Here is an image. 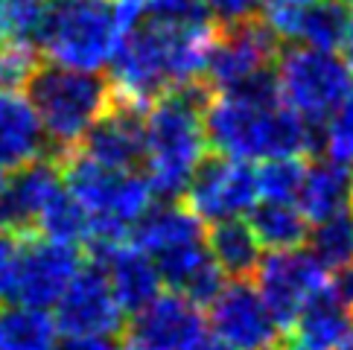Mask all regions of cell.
Segmentation results:
<instances>
[{"instance_id": "6da1fadb", "label": "cell", "mask_w": 353, "mask_h": 350, "mask_svg": "<svg viewBox=\"0 0 353 350\" xmlns=\"http://www.w3.org/2000/svg\"><path fill=\"white\" fill-rule=\"evenodd\" d=\"M216 23L201 30H170L137 21L123 32L111 61L114 96L149 108L158 96L205 76Z\"/></svg>"}, {"instance_id": "7a4b0ae2", "label": "cell", "mask_w": 353, "mask_h": 350, "mask_svg": "<svg viewBox=\"0 0 353 350\" xmlns=\"http://www.w3.org/2000/svg\"><path fill=\"white\" fill-rule=\"evenodd\" d=\"M213 88L205 76L193 79L175 91L158 96L146 108V178L155 196L179 198L187 196L196 169L208 158L205 111Z\"/></svg>"}, {"instance_id": "3957f363", "label": "cell", "mask_w": 353, "mask_h": 350, "mask_svg": "<svg viewBox=\"0 0 353 350\" xmlns=\"http://www.w3.org/2000/svg\"><path fill=\"white\" fill-rule=\"evenodd\" d=\"M205 132L213 152L239 161L304 158L324 146L319 123L289 105H260L254 99L216 91L205 111Z\"/></svg>"}, {"instance_id": "277c9868", "label": "cell", "mask_w": 353, "mask_h": 350, "mask_svg": "<svg viewBox=\"0 0 353 350\" xmlns=\"http://www.w3.org/2000/svg\"><path fill=\"white\" fill-rule=\"evenodd\" d=\"M23 94L59 158L79 149L85 134L114 105V85L99 70H77L56 61L35 68Z\"/></svg>"}, {"instance_id": "5b68a950", "label": "cell", "mask_w": 353, "mask_h": 350, "mask_svg": "<svg viewBox=\"0 0 353 350\" xmlns=\"http://www.w3.org/2000/svg\"><path fill=\"white\" fill-rule=\"evenodd\" d=\"M61 175L68 190L77 196L91 219V245H114L123 243L125 234L134 231V225L152 207L155 190L146 175L134 169H111L97 164L94 158L68 152L59 158Z\"/></svg>"}, {"instance_id": "8992f818", "label": "cell", "mask_w": 353, "mask_h": 350, "mask_svg": "<svg viewBox=\"0 0 353 350\" xmlns=\"http://www.w3.org/2000/svg\"><path fill=\"white\" fill-rule=\"evenodd\" d=\"M123 32L114 0H56L47 12L39 47L56 65L103 70L114 61Z\"/></svg>"}, {"instance_id": "52a82bcc", "label": "cell", "mask_w": 353, "mask_h": 350, "mask_svg": "<svg viewBox=\"0 0 353 350\" xmlns=\"http://www.w3.org/2000/svg\"><path fill=\"white\" fill-rule=\"evenodd\" d=\"M281 99L312 123L330 120L333 111L353 94V70L333 50L283 47L277 59Z\"/></svg>"}, {"instance_id": "ba28073f", "label": "cell", "mask_w": 353, "mask_h": 350, "mask_svg": "<svg viewBox=\"0 0 353 350\" xmlns=\"http://www.w3.org/2000/svg\"><path fill=\"white\" fill-rule=\"evenodd\" d=\"M281 41L283 39L272 30L266 18L216 23L205 79L216 91H225V88H234L260 70H269L283 53Z\"/></svg>"}, {"instance_id": "9c48e42d", "label": "cell", "mask_w": 353, "mask_h": 350, "mask_svg": "<svg viewBox=\"0 0 353 350\" xmlns=\"http://www.w3.org/2000/svg\"><path fill=\"white\" fill-rule=\"evenodd\" d=\"M260 198V175L251 161H239L213 152L201 161L190 187L187 205L205 222L234 219L248 214Z\"/></svg>"}, {"instance_id": "30bf717a", "label": "cell", "mask_w": 353, "mask_h": 350, "mask_svg": "<svg viewBox=\"0 0 353 350\" xmlns=\"http://www.w3.org/2000/svg\"><path fill=\"white\" fill-rule=\"evenodd\" d=\"M327 266L312 251L286 248L263 257L257 269V289L266 298L272 316L286 330L315 295L327 289Z\"/></svg>"}, {"instance_id": "8fae6325", "label": "cell", "mask_w": 353, "mask_h": 350, "mask_svg": "<svg viewBox=\"0 0 353 350\" xmlns=\"http://www.w3.org/2000/svg\"><path fill=\"white\" fill-rule=\"evenodd\" d=\"M210 333L231 350H269L277 342L281 324L272 316L257 283L234 280L216 295L208 312Z\"/></svg>"}, {"instance_id": "7c38bea8", "label": "cell", "mask_w": 353, "mask_h": 350, "mask_svg": "<svg viewBox=\"0 0 353 350\" xmlns=\"http://www.w3.org/2000/svg\"><path fill=\"white\" fill-rule=\"evenodd\" d=\"M56 321L65 336H114L125 324V309L108 283L105 269L94 260L73 278L56 304Z\"/></svg>"}, {"instance_id": "4fadbf2b", "label": "cell", "mask_w": 353, "mask_h": 350, "mask_svg": "<svg viewBox=\"0 0 353 350\" xmlns=\"http://www.w3.org/2000/svg\"><path fill=\"white\" fill-rule=\"evenodd\" d=\"M79 271H82V257L77 245L35 234L32 240H23L18 304H30L41 309L56 307L59 298L68 292V286Z\"/></svg>"}, {"instance_id": "5bb4252c", "label": "cell", "mask_w": 353, "mask_h": 350, "mask_svg": "<svg viewBox=\"0 0 353 350\" xmlns=\"http://www.w3.org/2000/svg\"><path fill=\"white\" fill-rule=\"evenodd\" d=\"M79 152L111 169H134L137 164H143L146 161V108L114 96V105L85 134Z\"/></svg>"}, {"instance_id": "9a60e30c", "label": "cell", "mask_w": 353, "mask_h": 350, "mask_svg": "<svg viewBox=\"0 0 353 350\" xmlns=\"http://www.w3.org/2000/svg\"><path fill=\"white\" fill-rule=\"evenodd\" d=\"M61 187H65L61 167L47 158H39L32 164L15 169V175L6 181L3 193H0V231L18 236L32 234L50 198Z\"/></svg>"}, {"instance_id": "2e32d148", "label": "cell", "mask_w": 353, "mask_h": 350, "mask_svg": "<svg viewBox=\"0 0 353 350\" xmlns=\"http://www.w3.org/2000/svg\"><path fill=\"white\" fill-rule=\"evenodd\" d=\"M205 333L201 307L181 292H163L134 312L132 339L152 350H179Z\"/></svg>"}, {"instance_id": "e0dca14e", "label": "cell", "mask_w": 353, "mask_h": 350, "mask_svg": "<svg viewBox=\"0 0 353 350\" xmlns=\"http://www.w3.org/2000/svg\"><path fill=\"white\" fill-rule=\"evenodd\" d=\"M94 260L105 269L108 283L114 289L117 301L123 304L125 312L143 309L149 301H155L161 295V269L155 257L143 251L134 243H114V245H99L94 248Z\"/></svg>"}, {"instance_id": "ac0fdd59", "label": "cell", "mask_w": 353, "mask_h": 350, "mask_svg": "<svg viewBox=\"0 0 353 350\" xmlns=\"http://www.w3.org/2000/svg\"><path fill=\"white\" fill-rule=\"evenodd\" d=\"M155 262L161 269L163 283L172 292L187 295L199 307H210L216 301V295L225 289V280H222L225 271L216 262V257L210 254L208 240L172 248L167 254H158Z\"/></svg>"}, {"instance_id": "d6986e66", "label": "cell", "mask_w": 353, "mask_h": 350, "mask_svg": "<svg viewBox=\"0 0 353 350\" xmlns=\"http://www.w3.org/2000/svg\"><path fill=\"white\" fill-rule=\"evenodd\" d=\"M47 143V132L27 94L0 91V169L15 172L39 161Z\"/></svg>"}, {"instance_id": "ffe728a7", "label": "cell", "mask_w": 353, "mask_h": 350, "mask_svg": "<svg viewBox=\"0 0 353 350\" xmlns=\"http://www.w3.org/2000/svg\"><path fill=\"white\" fill-rule=\"evenodd\" d=\"M208 240L205 231V219H201L196 210L187 205H161V207H149L146 216L134 225L132 231V243L141 245L143 251H149L152 257L167 254L172 248L190 245V243H201Z\"/></svg>"}, {"instance_id": "44dd1931", "label": "cell", "mask_w": 353, "mask_h": 350, "mask_svg": "<svg viewBox=\"0 0 353 350\" xmlns=\"http://www.w3.org/2000/svg\"><path fill=\"white\" fill-rule=\"evenodd\" d=\"M353 330V316L336 304L330 292L315 295L286 327L292 350H336Z\"/></svg>"}, {"instance_id": "7402d4cb", "label": "cell", "mask_w": 353, "mask_h": 350, "mask_svg": "<svg viewBox=\"0 0 353 350\" xmlns=\"http://www.w3.org/2000/svg\"><path fill=\"white\" fill-rule=\"evenodd\" d=\"M353 202V175L347 164L339 161H312L307 169L304 190L298 196V207L307 214L312 225H319L330 216L345 214Z\"/></svg>"}, {"instance_id": "603a6c76", "label": "cell", "mask_w": 353, "mask_h": 350, "mask_svg": "<svg viewBox=\"0 0 353 350\" xmlns=\"http://www.w3.org/2000/svg\"><path fill=\"white\" fill-rule=\"evenodd\" d=\"M260 240L251 222L245 219H219L210 222L208 228V248L210 254L216 257V262L222 266V271L228 274L231 280H251L260 269Z\"/></svg>"}, {"instance_id": "cb8c5ba5", "label": "cell", "mask_w": 353, "mask_h": 350, "mask_svg": "<svg viewBox=\"0 0 353 350\" xmlns=\"http://www.w3.org/2000/svg\"><path fill=\"white\" fill-rule=\"evenodd\" d=\"M59 321L41 307H0V350H56Z\"/></svg>"}, {"instance_id": "d4e9b609", "label": "cell", "mask_w": 353, "mask_h": 350, "mask_svg": "<svg viewBox=\"0 0 353 350\" xmlns=\"http://www.w3.org/2000/svg\"><path fill=\"white\" fill-rule=\"evenodd\" d=\"M251 228L257 240L272 248V251H286V248H301L310 243V219L295 202H272L263 198L260 205L251 207Z\"/></svg>"}, {"instance_id": "484cf974", "label": "cell", "mask_w": 353, "mask_h": 350, "mask_svg": "<svg viewBox=\"0 0 353 350\" xmlns=\"http://www.w3.org/2000/svg\"><path fill=\"white\" fill-rule=\"evenodd\" d=\"M353 21L350 0H312L298 23L295 41L319 50H342V41Z\"/></svg>"}, {"instance_id": "4316f807", "label": "cell", "mask_w": 353, "mask_h": 350, "mask_svg": "<svg viewBox=\"0 0 353 350\" xmlns=\"http://www.w3.org/2000/svg\"><path fill=\"white\" fill-rule=\"evenodd\" d=\"M35 234L73 245L85 240L91 243V219H88L85 207L77 202V196L68 190V184L50 198V205L39 216V225H35Z\"/></svg>"}, {"instance_id": "83f0119b", "label": "cell", "mask_w": 353, "mask_h": 350, "mask_svg": "<svg viewBox=\"0 0 353 350\" xmlns=\"http://www.w3.org/2000/svg\"><path fill=\"white\" fill-rule=\"evenodd\" d=\"M310 251L327 269H339L353 260V214L350 210L315 225L310 234Z\"/></svg>"}, {"instance_id": "f1b7e54d", "label": "cell", "mask_w": 353, "mask_h": 350, "mask_svg": "<svg viewBox=\"0 0 353 350\" xmlns=\"http://www.w3.org/2000/svg\"><path fill=\"white\" fill-rule=\"evenodd\" d=\"M310 164L304 158H266V164L257 169L260 175V198L272 202H295L304 190Z\"/></svg>"}, {"instance_id": "f546056e", "label": "cell", "mask_w": 353, "mask_h": 350, "mask_svg": "<svg viewBox=\"0 0 353 350\" xmlns=\"http://www.w3.org/2000/svg\"><path fill=\"white\" fill-rule=\"evenodd\" d=\"M47 12V0H0V41L39 44Z\"/></svg>"}, {"instance_id": "4dcf8cb0", "label": "cell", "mask_w": 353, "mask_h": 350, "mask_svg": "<svg viewBox=\"0 0 353 350\" xmlns=\"http://www.w3.org/2000/svg\"><path fill=\"white\" fill-rule=\"evenodd\" d=\"M141 18L170 30H201L216 23L205 0H143Z\"/></svg>"}, {"instance_id": "1f68e13d", "label": "cell", "mask_w": 353, "mask_h": 350, "mask_svg": "<svg viewBox=\"0 0 353 350\" xmlns=\"http://www.w3.org/2000/svg\"><path fill=\"white\" fill-rule=\"evenodd\" d=\"M39 44L0 41V91L27 88L30 76L39 68Z\"/></svg>"}, {"instance_id": "d6a6232c", "label": "cell", "mask_w": 353, "mask_h": 350, "mask_svg": "<svg viewBox=\"0 0 353 350\" xmlns=\"http://www.w3.org/2000/svg\"><path fill=\"white\" fill-rule=\"evenodd\" d=\"M21 262H23V240L18 234L0 231V307L18 304Z\"/></svg>"}, {"instance_id": "836d02e7", "label": "cell", "mask_w": 353, "mask_h": 350, "mask_svg": "<svg viewBox=\"0 0 353 350\" xmlns=\"http://www.w3.org/2000/svg\"><path fill=\"white\" fill-rule=\"evenodd\" d=\"M324 152L339 164H353V94L324 126Z\"/></svg>"}, {"instance_id": "e575fe53", "label": "cell", "mask_w": 353, "mask_h": 350, "mask_svg": "<svg viewBox=\"0 0 353 350\" xmlns=\"http://www.w3.org/2000/svg\"><path fill=\"white\" fill-rule=\"evenodd\" d=\"M208 12L216 23H236L257 18V12L263 9V0H205Z\"/></svg>"}, {"instance_id": "d590c367", "label": "cell", "mask_w": 353, "mask_h": 350, "mask_svg": "<svg viewBox=\"0 0 353 350\" xmlns=\"http://www.w3.org/2000/svg\"><path fill=\"white\" fill-rule=\"evenodd\" d=\"M327 292L336 298V304L347 309L353 316V260L345 262V266L333 269V278L327 280Z\"/></svg>"}, {"instance_id": "8d00e7d4", "label": "cell", "mask_w": 353, "mask_h": 350, "mask_svg": "<svg viewBox=\"0 0 353 350\" xmlns=\"http://www.w3.org/2000/svg\"><path fill=\"white\" fill-rule=\"evenodd\" d=\"M56 350H117L111 336H65Z\"/></svg>"}, {"instance_id": "74e56055", "label": "cell", "mask_w": 353, "mask_h": 350, "mask_svg": "<svg viewBox=\"0 0 353 350\" xmlns=\"http://www.w3.org/2000/svg\"><path fill=\"white\" fill-rule=\"evenodd\" d=\"M179 350H231V347L225 344V342H219L213 333H208V330H205L201 336H196L193 342H187V344H184V347H179Z\"/></svg>"}, {"instance_id": "f35d334b", "label": "cell", "mask_w": 353, "mask_h": 350, "mask_svg": "<svg viewBox=\"0 0 353 350\" xmlns=\"http://www.w3.org/2000/svg\"><path fill=\"white\" fill-rule=\"evenodd\" d=\"M342 59H345V65L353 70V21H350V30H347L345 41H342Z\"/></svg>"}, {"instance_id": "ab89813d", "label": "cell", "mask_w": 353, "mask_h": 350, "mask_svg": "<svg viewBox=\"0 0 353 350\" xmlns=\"http://www.w3.org/2000/svg\"><path fill=\"white\" fill-rule=\"evenodd\" d=\"M117 350H152V347H146L143 342H137V339H129L125 344H120Z\"/></svg>"}, {"instance_id": "60d3db41", "label": "cell", "mask_w": 353, "mask_h": 350, "mask_svg": "<svg viewBox=\"0 0 353 350\" xmlns=\"http://www.w3.org/2000/svg\"><path fill=\"white\" fill-rule=\"evenodd\" d=\"M336 350H353V330H350V333L345 336V342H342V344H339Z\"/></svg>"}, {"instance_id": "b9f144b4", "label": "cell", "mask_w": 353, "mask_h": 350, "mask_svg": "<svg viewBox=\"0 0 353 350\" xmlns=\"http://www.w3.org/2000/svg\"><path fill=\"white\" fill-rule=\"evenodd\" d=\"M6 181H9V178H6V169H0V193H3V187H6Z\"/></svg>"}, {"instance_id": "7bdbcfd3", "label": "cell", "mask_w": 353, "mask_h": 350, "mask_svg": "<svg viewBox=\"0 0 353 350\" xmlns=\"http://www.w3.org/2000/svg\"><path fill=\"white\" fill-rule=\"evenodd\" d=\"M269 350H292V347H269Z\"/></svg>"}, {"instance_id": "ee69618b", "label": "cell", "mask_w": 353, "mask_h": 350, "mask_svg": "<svg viewBox=\"0 0 353 350\" xmlns=\"http://www.w3.org/2000/svg\"><path fill=\"white\" fill-rule=\"evenodd\" d=\"M350 3H353V0H350Z\"/></svg>"}]
</instances>
